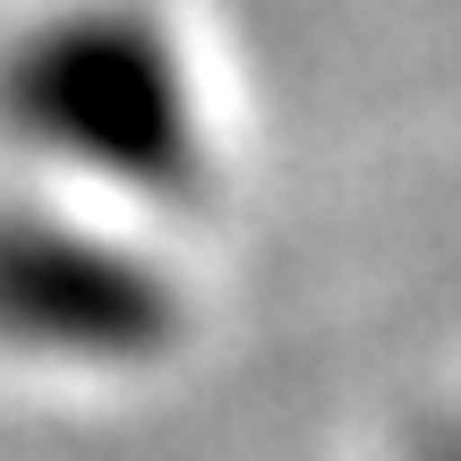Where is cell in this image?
<instances>
[{
	"instance_id": "obj_2",
	"label": "cell",
	"mask_w": 461,
	"mask_h": 461,
	"mask_svg": "<svg viewBox=\"0 0 461 461\" xmlns=\"http://www.w3.org/2000/svg\"><path fill=\"white\" fill-rule=\"evenodd\" d=\"M171 282L146 257L34 214H0V342L51 359H146L171 342Z\"/></svg>"
},
{
	"instance_id": "obj_1",
	"label": "cell",
	"mask_w": 461,
	"mask_h": 461,
	"mask_svg": "<svg viewBox=\"0 0 461 461\" xmlns=\"http://www.w3.org/2000/svg\"><path fill=\"white\" fill-rule=\"evenodd\" d=\"M9 120L51 154H77L129 188L197 180V120L171 77V51L129 17H77L34 34L9 60Z\"/></svg>"
}]
</instances>
